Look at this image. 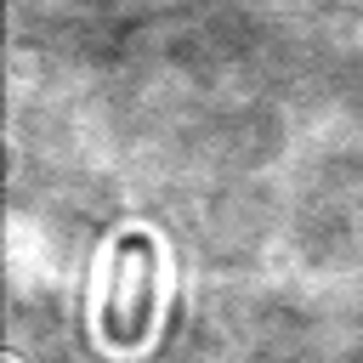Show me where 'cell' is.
<instances>
[{"instance_id":"1","label":"cell","mask_w":363,"mask_h":363,"mask_svg":"<svg viewBox=\"0 0 363 363\" xmlns=\"http://www.w3.org/2000/svg\"><path fill=\"white\" fill-rule=\"evenodd\" d=\"M153 306H159V255L147 233H125L113 244V272L102 295V340L119 352L147 346L153 335Z\"/></svg>"}]
</instances>
